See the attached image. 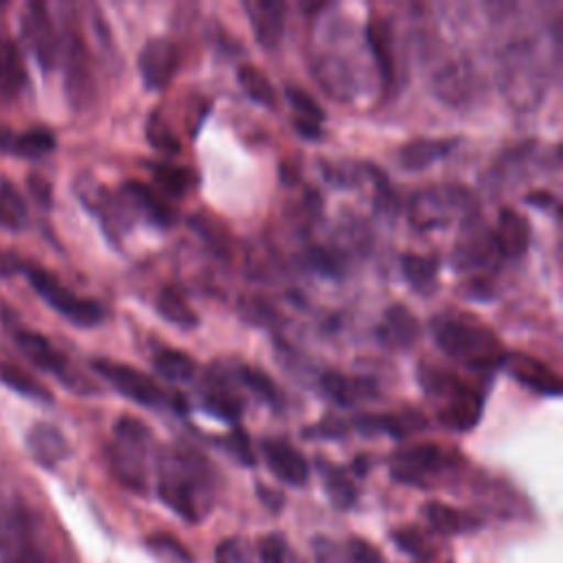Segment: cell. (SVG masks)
<instances>
[{"label":"cell","mask_w":563,"mask_h":563,"mask_svg":"<svg viewBox=\"0 0 563 563\" xmlns=\"http://www.w3.org/2000/svg\"><path fill=\"white\" fill-rule=\"evenodd\" d=\"M158 497L183 519L200 521L211 508L213 473L202 453L174 444L158 457Z\"/></svg>","instance_id":"cell-1"},{"label":"cell","mask_w":563,"mask_h":563,"mask_svg":"<svg viewBox=\"0 0 563 563\" xmlns=\"http://www.w3.org/2000/svg\"><path fill=\"white\" fill-rule=\"evenodd\" d=\"M431 332L444 354L473 369H490L504 361L497 336L477 321L464 317H435L431 321Z\"/></svg>","instance_id":"cell-2"},{"label":"cell","mask_w":563,"mask_h":563,"mask_svg":"<svg viewBox=\"0 0 563 563\" xmlns=\"http://www.w3.org/2000/svg\"><path fill=\"white\" fill-rule=\"evenodd\" d=\"M114 440L108 444L106 455L114 477L130 490L143 493L147 486L145 457L152 444V431L134 416H121L114 422Z\"/></svg>","instance_id":"cell-3"},{"label":"cell","mask_w":563,"mask_h":563,"mask_svg":"<svg viewBox=\"0 0 563 563\" xmlns=\"http://www.w3.org/2000/svg\"><path fill=\"white\" fill-rule=\"evenodd\" d=\"M475 213V194L460 185H442L418 191L409 205V220L420 231L444 227L453 220H473Z\"/></svg>","instance_id":"cell-4"},{"label":"cell","mask_w":563,"mask_h":563,"mask_svg":"<svg viewBox=\"0 0 563 563\" xmlns=\"http://www.w3.org/2000/svg\"><path fill=\"white\" fill-rule=\"evenodd\" d=\"M24 275H26L29 284L33 286V290L42 297V301H46L57 314H62L73 325L92 328L103 321L106 312L99 301L77 295L68 286H64L59 282V277H55L51 271H46L42 266L26 264Z\"/></svg>","instance_id":"cell-5"},{"label":"cell","mask_w":563,"mask_h":563,"mask_svg":"<svg viewBox=\"0 0 563 563\" xmlns=\"http://www.w3.org/2000/svg\"><path fill=\"white\" fill-rule=\"evenodd\" d=\"M18 350L42 372L53 374L59 383L66 385V389H73L77 394H95V385L86 380L81 374H77L70 365V361L59 352L44 334L29 330V328H18L13 332Z\"/></svg>","instance_id":"cell-6"},{"label":"cell","mask_w":563,"mask_h":563,"mask_svg":"<svg viewBox=\"0 0 563 563\" xmlns=\"http://www.w3.org/2000/svg\"><path fill=\"white\" fill-rule=\"evenodd\" d=\"M64 86L68 103L75 110H86L95 101V75L88 46L77 29H66L62 40Z\"/></svg>","instance_id":"cell-7"},{"label":"cell","mask_w":563,"mask_h":563,"mask_svg":"<svg viewBox=\"0 0 563 563\" xmlns=\"http://www.w3.org/2000/svg\"><path fill=\"white\" fill-rule=\"evenodd\" d=\"M22 40L40 64L42 73H53L59 64L62 42L48 9L42 2H29L20 18Z\"/></svg>","instance_id":"cell-8"},{"label":"cell","mask_w":563,"mask_h":563,"mask_svg":"<svg viewBox=\"0 0 563 563\" xmlns=\"http://www.w3.org/2000/svg\"><path fill=\"white\" fill-rule=\"evenodd\" d=\"M90 367L106 383H110L121 396L134 400L136 405L161 407L165 402V394L158 387V383L150 374H145L132 365H125V363H119L112 358H92Z\"/></svg>","instance_id":"cell-9"},{"label":"cell","mask_w":563,"mask_h":563,"mask_svg":"<svg viewBox=\"0 0 563 563\" xmlns=\"http://www.w3.org/2000/svg\"><path fill=\"white\" fill-rule=\"evenodd\" d=\"M446 466V457L438 444L422 442L398 451L391 460L394 479L411 486H429Z\"/></svg>","instance_id":"cell-10"},{"label":"cell","mask_w":563,"mask_h":563,"mask_svg":"<svg viewBox=\"0 0 563 563\" xmlns=\"http://www.w3.org/2000/svg\"><path fill=\"white\" fill-rule=\"evenodd\" d=\"M139 75L147 90H163L176 75L178 51L167 37H152L139 51Z\"/></svg>","instance_id":"cell-11"},{"label":"cell","mask_w":563,"mask_h":563,"mask_svg":"<svg viewBox=\"0 0 563 563\" xmlns=\"http://www.w3.org/2000/svg\"><path fill=\"white\" fill-rule=\"evenodd\" d=\"M200 405L207 413L224 420V422H238L244 411V400L233 387L229 374L220 369L218 365L209 367L202 391H200Z\"/></svg>","instance_id":"cell-12"},{"label":"cell","mask_w":563,"mask_h":563,"mask_svg":"<svg viewBox=\"0 0 563 563\" xmlns=\"http://www.w3.org/2000/svg\"><path fill=\"white\" fill-rule=\"evenodd\" d=\"M508 369V374L526 385L528 389L537 391V394H543V396H561V378L559 374L545 365L543 361L534 358V356H528V354H521V352H512V354H504V361H501Z\"/></svg>","instance_id":"cell-13"},{"label":"cell","mask_w":563,"mask_h":563,"mask_svg":"<svg viewBox=\"0 0 563 563\" xmlns=\"http://www.w3.org/2000/svg\"><path fill=\"white\" fill-rule=\"evenodd\" d=\"M260 451L277 479L290 486H301L308 482V475H310L308 460L286 440L266 438L260 442Z\"/></svg>","instance_id":"cell-14"},{"label":"cell","mask_w":563,"mask_h":563,"mask_svg":"<svg viewBox=\"0 0 563 563\" xmlns=\"http://www.w3.org/2000/svg\"><path fill=\"white\" fill-rule=\"evenodd\" d=\"M37 552L31 539V526L20 508H9L0 517V559L4 563H20Z\"/></svg>","instance_id":"cell-15"},{"label":"cell","mask_w":563,"mask_h":563,"mask_svg":"<svg viewBox=\"0 0 563 563\" xmlns=\"http://www.w3.org/2000/svg\"><path fill=\"white\" fill-rule=\"evenodd\" d=\"M319 389L339 407H352L378 396V387L372 378L347 376L336 369H328L319 376Z\"/></svg>","instance_id":"cell-16"},{"label":"cell","mask_w":563,"mask_h":563,"mask_svg":"<svg viewBox=\"0 0 563 563\" xmlns=\"http://www.w3.org/2000/svg\"><path fill=\"white\" fill-rule=\"evenodd\" d=\"M490 238H493L495 251L501 257L517 260V257L526 255V251L530 246V224L519 211L501 209L497 224L490 231Z\"/></svg>","instance_id":"cell-17"},{"label":"cell","mask_w":563,"mask_h":563,"mask_svg":"<svg viewBox=\"0 0 563 563\" xmlns=\"http://www.w3.org/2000/svg\"><path fill=\"white\" fill-rule=\"evenodd\" d=\"M26 449H29L31 457L44 468H55L70 453V444H68L66 435L48 422H35L29 429Z\"/></svg>","instance_id":"cell-18"},{"label":"cell","mask_w":563,"mask_h":563,"mask_svg":"<svg viewBox=\"0 0 563 563\" xmlns=\"http://www.w3.org/2000/svg\"><path fill=\"white\" fill-rule=\"evenodd\" d=\"M418 317L402 303H394L385 310L383 323L378 325V339L383 345L394 350H407L420 339Z\"/></svg>","instance_id":"cell-19"},{"label":"cell","mask_w":563,"mask_h":563,"mask_svg":"<svg viewBox=\"0 0 563 563\" xmlns=\"http://www.w3.org/2000/svg\"><path fill=\"white\" fill-rule=\"evenodd\" d=\"M484 409V396L473 387L464 385L449 398H444V407L440 409V422L451 431H468L477 424Z\"/></svg>","instance_id":"cell-20"},{"label":"cell","mask_w":563,"mask_h":563,"mask_svg":"<svg viewBox=\"0 0 563 563\" xmlns=\"http://www.w3.org/2000/svg\"><path fill=\"white\" fill-rule=\"evenodd\" d=\"M26 84L24 55L18 40L0 33V103L13 101Z\"/></svg>","instance_id":"cell-21"},{"label":"cell","mask_w":563,"mask_h":563,"mask_svg":"<svg viewBox=\"0 0 563 563\" xmlns=\"http://www.w3.org/2000/svg\"><path fill=\"white\" fill-rule=\"evenodd\" d=\"M125 200L154 227L169 229L174 224V209L172 205L158 196L150 185L141 180H125L121 187Z\"/></svg>","instance_id":"cell-22"},{"label":"cell","mask_w":563,"mask_h":563,"mask_svg":"<svg viewBox=\"0 0 563 563\" xmlns=\"http://www.w3.org/2000/svg\"><path fill=\"white\" fill-rule=\"evenodd\" d=\"M255 40L264 48H275L284 35V11L282 2H246Z\"/></svg>","instance_id":"cell-23"},{"label":"cell","mask_w":563,"mask_h":563,"mask_svg":"<svg viewBox=\"0 0 563 563\" xmlns=\"http://www.w3.org/2000/svg\"><path fill=\"white\" fill-rule=\"evenodd\" d=\"M354 427L363 433H387L391 438H405L411 431L424 427V416L413 409H405L400 413H363L354 418Z\"/></svg>","instance_id":"cell-24"},{"label":"cell","mask_w":563,"mask_h":563,"mask_svg":"<svg viewBox=\"0 0 563 563\" xmlns=\"http://www.w3.org/2000/svg\"><path fill=\"white\" fill-rule=\"evenodd\" d=\"M455 139H416L400 147L398 165L407 172H420L433 165L435 161L444 158L453 147Z\"/></svg>","instance_id":"cell-25"},{"label":"cell","mask_w":563,"mask_h":563,"mask_svg":"<svg viewBox=\"0 0 563 563\" xmlns=\"http://www.w3.org/2000/svg\"><path fill=\"white\" fill-rule=\"evenodd\" d=\"M495 253L497 251H495L490 231L475 229V231H468L460 242H455L451 260L457 271H468V268L488 264Z\"/></svg>","instance_id":"cell-26"},{"label":"cell","mask_w":563,"mask_h":563,"mask_svg":"<svg viewBox=\"0 0 563 563\" xmlns=\"http://www.w3.org/2000/svg\"><path fill=\"white\" fill-rule=\"evenodd\" d=\"M57 141H55V134L46 128H31L26 132H9L7 136V143H4V150L2 152H9L13 156H20V158H42L46 154H51L55 150Z\"/></svg>","instance_id":"cell-27"},{"label":"cell","mask_w":563,"mask_h":563,"mask_svg":"<svg viewBox=\"0 0 563 563\" xmlns=\"http://www.w3.org/2000/svg\"><path fill=\"white\" fill-rule=\"evenodd\" d=\"M424 517L438 534H464L479 526V521L473 515L460 508L446 506L442 501H429L424 506Z\"/></svg>","instance_id":"cell-28"},{"label":"cell","mask_w":563,"mask_h":563,"mask_svg":"<svg viewBox=\"0 0 563 563\" xmlns=\"http://www.w3.org/2000/svg\"><path fill=\"white\" fill-rule=\"evenodd\" d=\"M400 268L402 275L407 279V284L420 292V295H429L435 290L438 286V257L433 255H418V253H405L400 257Z\"/></svg>","instance_id":"cell-29"},{"label":"cell","mask_w":563,"mask_h":563,"mask_svg":"<svg viewBox=\"0 0 563 563\" xmlns=\"http://www.w3.org/2000/svg\"><path fill=\"white\" fill-rule=\"evenodd\" d=\"M156 310H158V314H161L167 323H172V325H176V328H183V330H194V328L200 323L196 310H194V308L187 303V299H185L176 288H172V286H163V288L158 290V295H156Z\"/></svg>","instance_id":"cell-30"},{"label":"cell","mask_w":563,"mask_h":563,"mask_svg":"<svg viewBox=\"0 0 563 563\" xmlns=\"http://www.w3.org/2000/svg\"><path fill=\"white\" fill-rule=\"evenodd\" d=\"M154 183L163 196L183 198L194 187V172L185 165H176L169 161H158L150 165Z\"/></svg>","instance_id":"cell-31"},{"label":"cell","mask_w":563,"mask_h":563,"mask_svg":"<svg viewBox=\"0 0 563 563\" xmlns=\"http://www.w3.org/2000/svg\"><path fill=\"white\" fill-rule=\"evenodd\" d=\"M152 365L165 380L172 383H187L196 376V361L183 350H158L152 356Z\"/></svg>","instance_id":"cell-32"},{"label":"cell","mask_w":563,"mask_h":563,"mask_svg":"<svg viewBox=\"0 0 563 563\" xmlns=\"http://www.w3.org/2000/svg\"><path fill=\"white\" fill-rule=\"evenodd\" d=\"M319 471H321L323 486H325V493L332 499V504L339 506V508L354 506L356 486H354L352 477L341 466H334V464L323 462V460H319Z\"/></svg>","instance_id":"cell-33"},{"label":"cell","mask_w":563,"mask_h":563,"mask_svg":"<svg viewBox=\"0 0 563 563\" xmlns=\"http://www.w3.org/2000/svg\"><path fill=\"white\" fill-rule=\"evenodd\" d=\"M0 380L13 389L20 396H26L31 400L37 402H53V394L46 385H42L35 376H31L29 372L20 369L18 365L11 363H0Z\"/></svg>","instance_id":"cell-34"},{"label":"cell","mask_w":563,"mask_h":563,"mask_svg":"<svg viewBox=\"0 0 563 563\" xmlns=\"http://www.w3.org/2000/svg\"><path fill=\"white\" fill-rule=\"evenodd\" d=\"M235 378H238L253 396H257L264 405H268L271 409H275V411L282 409L284 398H282V394H279L275 380H273L268 374H264V372H260L257 367H251V365H238V367H235Z\"/></svg>","instance_id":"cell-35"},{"label":"cell","mask_w":563,"mask_h":563,"mask_svg":"<svg viewBox=\"0 0 563 563\" xmlns=\"http://www.w3.org/2000/svg\"><path fill=\"white\" fill-rule=\"evenodd\" d=\"M367 44L374 53L383 81L389 86L394 81V51H391V33L385 22L372 20L367 24Z\"/></svg>","instance_id":"cell-36"},{"label":"cell","mask_w":563,"mask_h":563,"mask_svg":"<svg viewBox=\"0 0 563 563\" xmlns=\"http://www.w3.org/2000/svg\"><path fill=\"white\" fill-rule=\"evenodd\" d=\"M26 224V202L18 187L0 176V227L20 231Z\"/></svg>","instance_id":"cell-37"},{"label":"cell","mask_w":563,"mask_h":563,"mask_svg":"<svg viewBox=\"0 0 563 563\" xmlns=\"http://www.w3.org/2000/svg\"><path fill=\"white\" fill-rule=\"evenodd\" d=\"M238 81L242 86V90L257 101L260 106L273 108L277 103V95H275V86L273 81L253 64H242L238 68Z\"/></svg>","instance_id":"cell-38"},{"label":"cell","mask_w":563,"mask_h":563,"mask_svg":"<svg viewBox=\"0 0 563 563\" xmlns=\"http://www.w3.org/2000/svg\"><path fill=\"white\" fill-rule=\"evenodd\" d=\"M145 136L150 141V145L163 154H178L180 152V141L176 136V132L172 130V125L167 123V119L163 117V112L158 108L152 110V114L147 117L145 123Z\"/></svg>","instance_id":"cell-39"},{"label":"cell","mask_w":563,"mask_h":563,"mask_svg":"<svg viewBox=\"0 0 563 563\" xmlns=\"http://www.w3.org/2000/svg\"><path fill=\"white\" fill-rule=\"evenodd\" d=\"M303 262L310 271H314L317 275L330 277V279H339L345 273L343 255L328 246H310L303 255Z\"/></svg>","instance_id":"cell-40"},{"label":"cell","mask_w":563,"mask_h":563,"mask_svg":"<svg viewBox=\"0 0 563 563\" xmlns=\"http://www.w3.org/2000/svg\"><path fill=\"white\" fill-rule=\"evenodd\" d=\"M286 99L290 101L292 110L297 112V119L319 123V125L325 119L323 108L317 103V99L308 90H303L299 86H286Z\"/></svg>","instance_id":"cell-41"},{"label":"cell","mask_w":563,"mask_h":563,"mask_svg":"<svg viewBox=\"0 0 563 563\" xmlns=\"http://www.w3.org/2000/svg\"><path fill=\"white\" fill-rule=\"evenodd\" d=\"M216 563H255V559L246 541L231 537L216 545Z\"/></svg>","instance_id":"cell-42"},{"label":"cell","mask_w":563,"mask_h":563,"mask_svg":"<svg viewBox=\"0 0 563 563\" xmlns=\"http://www.w3.org/2000/svg\"><path fill=\"white\" fill-rule=\"evenodd\" d=\"M222 446L242 464L246 466H253L255 464V455H253V449H251V442H249V435L244 433V429L235 427L227 438H222Z\"/></svg>","instance_id":"cell-43"},{"label":"cell","mask_w":563,"mask_h":563,"mask_svg":"<svg viewBox=\"0 0 563 563\" xmlns=\"http://www.w3.org/2000/svg\"><path fill=\"white\" fill-rule=\"evenodd\" d=\"M290 550L282 534H266L260 541V561L262 563H290Z\"/></svg>","instance_id":"cell-44"},{"label":"cell","mask_w":563,"mask_h":563,"mask_svg":"<svg viewBox=\"0 0 563 563\" xmlns=\"http://www.w3.org/2000/svg\"><path fill=\"white\" fill-rule=\"evenodd\" d=\"M150 548L156 556L169 561V563H191L189 559V552L174 539L161 534V537H152L150 539Z\"/></svg>","instance_id":"cell-45"},{"label":"cell","mask_w":563,"mask_h":563,"mask_svg":"<svg viewBox=\"0 0 563 563\" xmlns=\"http://www.w3.org/2000/svg\"><path fill=\"white\" fill-rule=\"evenodd\" d=\"M189 224L191 229H196L213 249H218L220 253H224V246H227V235L220 227H213V220L207 218V216H194L189 218Z\"/></svg>","instance_id":"cell-46"},{"label":"cell","mask_w":563,"mask_h":563,"mask_svg":"<svg viewBox=\"0 0 563 563\" xmlns=\"http://www.w3.org/2000/svg\"><path fill=\"white\" fill-rule=\"evenodd\" d=\"M347 554H350V563H385L380 552L363 539H352L347 545Z\"/></svg>","instance_id":"cell-47"},{"label":"cell","mask_w":563,"mask_h":563,"mask_svg":"<svg viewBox=\"0 0 563 563\" xmlns=\"http://www.w3.org/2000/svg\"><path fill=\"white\" fill-rule=\"evenodd\" d=\"M24 268H26V262L18 253L9 249H0V279H9L18 273H24Z\"/></svg>","instance_id":"cell-48"},{"label":"cell","mask_w":563,"mask_h":563,"mask_svg":"<svg viewBox=\"0 0 563 563\" xmlns=\"http://www.w3.org/2000/svg\"><path fill=\"white\" fill-rule=\"evenodd\" d=\"M29 189H31V194L35 196V200L44 207H48L51 205V185H48V180H44L42 176H37V174H31V178H29Z\"/></svg>","instance_id":"cell-49"},{"label":"cell","mask_w":563,"mask_h":563,"mask_svg":"<svg viewBox=\"0 0 563 563\" xmlns=\"http://www.w3.org/2000/svg\"><path fill=\"white\" fill-rule=\"evenodd\" d=\"M257 495H260L262 504H266L271 510H279V508L284 506L282 493H277V490H273V488H268V486L257 484Z\"/></svg>","instance_id":"cell-50"},{"label":"cell","mask_w":563,"mask_h":563,"mask_svg":"<svg viewBox=\"0 0 563 563\" xmlns=\"http://www.w3.org/2000/svg\"><path fill=\"white\" fill-rule=\"evenodd\" d=\"M292 123H295V130L301 134V136H306V139H310V141H314V139H319L321 136V125L319 123H310V121H303V119H292Z\"/></svg>","instance_id":"cell-51"},{"label":"cell","mask_w":563,"mask_h":563,"mask_svg":"<svg viewBox=\"0 0 563 563\" xmlns=\"http://www.w3.org/2000/svg\"><path fill=\"white\" fill-rule=\"evenodd\" d=\"M526 202H530V205H537V207H548V205H552L554 202V198H552V194L550 191H534V194H528L526 196Z\"/></svg>","instance_id":"cell-52"},{"label":"cell","mask_w":563,"mask_h":563,"mask_svg":"<svg viewBox=\"0 0 563 563\" xmlns=\"http://www.w3.org/2000/svg\"><path fill=\"white\" fill-rule=\"evenodd\" d=\"M169 407L176 411V413H187L189 411V400L183 391H176L169 396Z\"/></svg>","instance_id":"cell-53"}]
</instances>
